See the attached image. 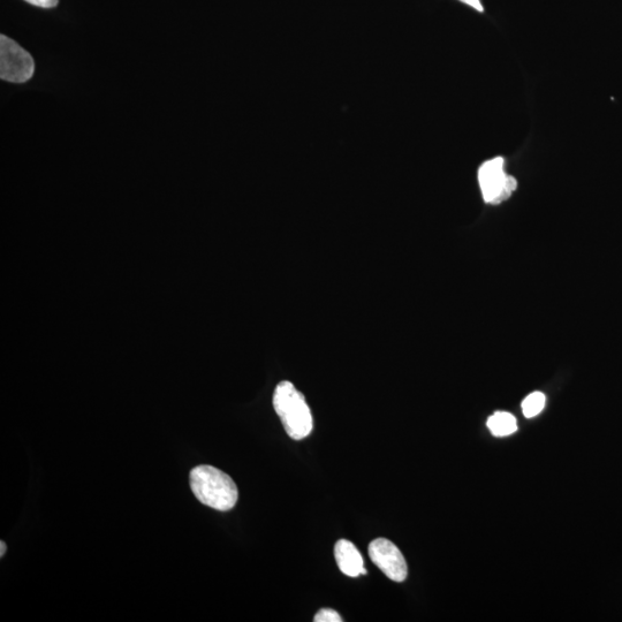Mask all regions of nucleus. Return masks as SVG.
<instances>
[{
  "mask_svg": "<svg viewBox=\"0 0 622 622\" xmlns=\"http://www.w3.org/2000/svg\"><path fill=\"white\" fill-rule=\"evenodd\" d=\"M459 2L464 3L470 7H473L476 11L483 12V6L481 0H459Z\"/></svg>",
  "mask_w": 622,
  "mask_h": 622,
  "instance_id": "obj_11",
  "label": "nucleus"
},
{
  "mask_svg": "<svg viewBox=\"0 0 622 622\" xmlns=\"http://www.w3.org/2000/svg\"><path fill=\"white\" fill-rule=\"evenodd\" d=\"M488 428L493 436L506 437L518 430V423L512 414L498 412L493 414L488 420Z\"/></svg>",
  "mask_w": 622,
  "mask_h": 622,
  "instance_id": "obj_7",
  "label": "nucleus"
},
{
  "mask_svg": "<svg viewBox=\"0 0 622 622\" xmlns=\"http://www.w3.org/2000/svg\"><path fill=\"white\" fill-rule=\"evenodd\" d=\"M545 406V396L542 392H534L522 402V412L527 419L537 416L543 411Z\"/></svg>",
  "mask_w": 622,
  "mask_h": 622,
  "instance_id": "obj_8",
  "label": "nucleus"
},
{
  "mask_svg": "<svg viewBox=\"0 0 622 622\" xmlns=\"http://www.w3.org/2000/svg\"><path fill=\"white\" fill-rule=\"evenodd\" d=\"M335 557L339 570L350 578H358L360 575L367 574L361 553L352 542L338 541L335 546Z\"/></svg>",
  "mask_w": 622,
  "mask_h": 622,
  "instance_id": "obj_6",
  "label": "nucleus"
},
{
  "mask_svg": "<svg viewBox=\"0 0 622 622\" xmlns=\"http://www.w3.org/2000/svg\"><path fill=\"white\" fill-rule=\"evenodd\" d=\"M30 5L42 7V9H53L59 3V0H25Z\"/></svg>",
  "mask_w": 622,
  "mask_h": 622,
  "instance_id": "obj_10",
  "label": "nucleus"
},
{
  "mask_svg": "<svg viewBox=\"0 0 622 622\" xmlns=\"http://www.w3.org/2000/svg\"><path fill=\"white\" fill-rule=\"evenodd\" d=\"M505 159L496 157L484 162L479 169V182L485 203L499 204L517 191V179L504 171Z\"/></svg>",
  "mask_w": 622,
  "mask_h": 622,
  "instance_id": "obj_3",
  "label": "nucleus"
},
{
  "mask_svg": "<svg viewBox=\"0 0 622 622\" xmlns=\"http://www.w3.org/2000/svg\"><path fill=\"white\" fill-rule=\"evenodd\" d=\"M369 557L390 580L404 582L407 579L408 568L405 557L397 545L386 538H377L370 543Z\"/></svg>",
  "mask_w": 622,
  "mask_h": 622,
  "instance_id": "obj_5",
  "label": "nucleus"
},
{
  "mask_svg": "<svg viewBox=\"0 0 622 622\" xmlns=\"http://www.w3.org/2000/svg\"><path fill=\"white\" fill-rule=\"evenodd\" d=\"M35 63L30 53L5 35L0 36V78L24 83L33 78Z\"/></svg>",
  "mask_w": 622,
  "mask_h": 622,
  "instance_id": "obj_4",
  "label": "nucleus"
},
{
  "mask_svg": "<svg viewBox=\"0 0 622 622\" xmlns=\"http://www.w3.org/2000/svg\"><path fill=\"white\" fill-rule=\"evenodd\" d=\"M315 622H341L343 619L339 616V613L331 609H322L318 612L314 618Z\"/></svg>",
  "mask_w": 622,
  "mask_h": 622,
  "instance_id": "obj_9",
  "label": "nucleus"
},
{
  "mask_svg": "<svg viewBox=\"0 0 622 622\" xmlns=\"http://www.w3.org/2000/svg\"><path fill=\"white\" fill-rule=\"evenodd\" d=\"M0 546H2V550H0V557H4L6 552V544L2 541L0 542Z\"/></svg>",
  "mask_w": 622,
  "mask_h": 622,
  "instance_id": "obj_12",
  "label": "nucleus"
},
{
  "mask_svg": "<svg viewBox=\"0 0 622 622\" xmlns=\"http://www.w3.org/2000/svg\"><path fill=\"white\" fill-rule=\"evenodd\" d=\"M189 480L196 499L203 505L226 512L238 503L237 484L221 469L207 465L195 467Z\"/></svg>",
  "mask_w": 622,
  "mask_h": 622,
  "instance_id": "obj_1",
  "label": "nucleus"
},
{
  "mask_svg": "<svg viewBox=\"0 0 622 622\" xmlns=\"http://www.w3.org/2000/svg\"><path fill=\"white\" fill-rule=\"evenodd\" d=\"M273 407L294 441H302L313 431L314 422L305 397L291 382L279 383L273 394Z\"/></svg>",
  "mask_w": 622,
  "mask_h": 622,
  "instance_id": "obj_2",
  "label": "nucleus"
}]
</instances>
